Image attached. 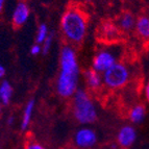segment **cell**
Returning a JSON list of instances; mask_svg holds the SVG:
<instances>
[{
  "label": "cell",
  "mask_w": 149,
  "mask_h": 149,
  "mask_svg": "<svg viewBox=\"0 0 149 149\" xmlns=\"http://www.w3.org/2000/svg\"><path fill=\"white\" fill-rule=\"evenodd\" d=\"M74 141L76 146L79 148H90L95 145L97 141V136L93 129L81 128L76 132Z\"/></svg>",
  "instance_id": "8992f818"
},
{
  "label": "cell",
  "mask_w": 149,
  "mask_h": 149,
  "mask_svg": "<svg viewBox=\"0 0 149 149\" xmlns=\"http://www.w3.org/2000/svg\"><path fill=\"white\" fill-rule=\"evenodd\" d=\"M13 95V88L8 81H3L0 85V100L3 104H8Z\"/></svg>",
  "instance_id": "4fadbf2b"
},
{
  "label": "cell",
  "mask_w": 149,
  "mask_h": 149,
  "mask_svg": "<svg viewBox=\"0 0 149 149\" xmlns=\"http://www.w3.org/2000/svg\"><path fill=\"white\" fill-rule=\"evenodd\" d=\"M116 64V57L115 54L111 51H100L97 53L96 56L93 61V69L96 72H105L107 69L112 67L113 65Z\"/></svg>",
  "instance_id": "5b68a950"
},
{
  "label": "cell",
  "mask_w": 149,
  "mask_h": 149,
  "mask_svg": "<svg viewBox=\"0 0 149 149\" xmlns=\"http://www.w3.org/2000/svg\"><path fill=\"white\" fill-rule=\"evenodd\" d=\"M33 107H35V100H29L27 102L26 107H25L24 113H23L22 122H21V128H22V130H25L28 127V125H29L32 113H33Z\"/></svg>",
  "instance_id": "7c38bea8"
},
{
  "label": "cell",
  "mask_w": 149,
  "mask_h": 149,
  "mask_svg": "<svg viewBox=\"0 0 149 149\" xmlns=\"http://www.w3.org/2000/svg\"><path fill=\"white\" fill-rule=\"evenodd\" d=\"M64 35L73 43L82 42L87 32V19L78 8H68L61 21Z\"/></svg>",
  "instance_id": "7a4b0ae2"
},
{
  "label": "cell",
  "mask_w": 149,
  "mask_h": 149,
  "mask_svg": "<svg viewBox=\"0 0 149 149\" xmlns=\"http://www.w3.org/2000/svg\"><path fill=\"white\" fill-rule=\"evenodd\" d=\"M73 112L74 117L81 124H90L96 120L97 112L95 105L87 92L76 90L73 99Z\"/></svg>",
  "instance_id": "3957f363"
},
{
  "label": "cell",
  "mask_w": 149,
  "mask_h": 149,
  "mask_svg": "<svg viewBox=\"0 0 149 149\" xmlns=\"http://www.w3.org/2000/svg\"><path fill=\"white\" fill-rule=\"evenodd\" d=\"M137 134L134 127L132 126H124L119 130L118 134V143L121 145L123 148H128L130 147L136 141Z\"/></svg>",
  "instance_id": "52a82bcc"
},
{
  "label": "cell",
  "mask_w": 149,
  "mask_h": 149,
  "mask_svg": "<svg viewBox=\"0 0 149 149\" xmlns=\"http://www.w3.org/2000/svg\"><path fill=\"white\" fill-rule=\"evenodd\" d=\"M51 43H52V36H48L46 38V40L43 42V48H42V51L44 54L48 53L50 49V46H51Z\"/></svg>",
  "instance_id": "2e32d148"
},
{
  "label": "cell",
  "mask_w": 149,
  "mask_h": 149,
  "mask_svg": "<svg viewBox=\"0 0 149 149\" xmlns=\"http://www.w3.org/2000/svg\"><path fill=\"white\" fill-rule=\"evenodd\" d=\"M117 25L118 27L123 30V31H130L136 26V19L132 16V14L125 12L118 18Z\"/></svg>",
  "instance_id": "30bf717a"
},
{
  "label": "cell",
  "mask_w": 149,
  "mask_h": 149,
  "mask_svg": "<svg viewBox=\"0 0 149 149\" xmlns=\"http://www.w3.org/2000/svg\"><path fill=\"white\" fill-rule=\"evenodd\" d=\"M86 80L88 82V86H89L91 89H98L101 85V78H100L98 72H96L94 69H89L86 71L85 73Z\"/></svg>",
  "instance_id": "8fae6325"
},
{
  "label": "cell",
  "mask_w": 149,
  "mask_h": 149,
  "mask_svg": "<svg viewBox=\"0 0 149 149\" xmlns=\"http://www.w3.org/2000/svg\"><path fill=\"white\" fill-rule=\"evenodd\" d=\"M41 50H42V48H41L38 44H36V45H33V46L31 47V50H30V52H31V54L37 55V54H39V53L41 52Z\"/></svg>",
  "instance_id": "ac0fdd59"
},
{
  "label": "cell",
  "mask_w": 149,
  "mask_h": 149,
  "mask_svg": "<svg viewBox=\"0 0 149 149\" xmlns=\"http://www.w3.org/2000/svg\"><path fill=\"white\" fill-rule=\"evenodd\" d=\"M81 1H84V2H92L93 0H81Z\"/></svg>",
  "instance_id": "7402d4cb"
},
{
  "label": "cell",
  "mask_w": 149,
  "mask_h": 149,
  "mask_svg": "<svg viewBox=\"0 0 149 149\" xmlns=\"http://www.w3.org/2000/svg\"><path fill=\"white\" fill-rule=\"evenodd\" d=\"M129 71L125 65L116 63L107 69L103 74V81L109 88L118 89L121 88L128 81Z\"/></svg>",
  "instance_id": "277c9868"
},
{
  "label": "cell",
  "mask_w": 149,
  "mask_h": 149,
  "mask_svg": "<svg viewBox=\"0 0 149 149\" xmlns=\"http://www.w3.org/2000/svg\"><path fill=\"white\" fill-rule=\"evenodd\" d=\"M4 74H5V69H4V67L0 65V78L4 76Z\"/></svg>",
  "instance_id": "d6986e66"
},
{
  "label": "cell",
  "mask_w": 149,
  "mask_h": 149,
  "mask_svg": "<svg viewBox=\"0 0 149 149\" xmlns=\"http://www.w3.org/2000/svg\"><path fill=\"white\" fill-rule=\"evenodd\" d=\"M78 73L79 69L74 50L65 46L61 53V71L56 82V90L62 97H70L76 92Z\"/></svg>",
  "instance_id": "6da1fadb"
},
{
  "label": "cell",
  "mask_w": 149,
  "mask_h": 149,
  "mask_svg": "<svg viewBox=\"0 0 149 149\" xmlns=\"http://www.w3.org/2000/svg\"><path fill=\"white\" fill-rule=\"evenodd\" d=\"M3 5H4V0H0V13L2 12Z\"/></svg>",
  "instance_id": "44dd1931"
},
{
  "label": "cell",
  "mask_w": 149,
  "mask_h": 149,
  "mask_svg": "<svg viewBox=\"0 0 149 149\" xmlns=\"http://www.w3.org/2000/svg\"><path fill=\"white\" fill-rule=\"evenodd\" d=\"M136 30L142 40L149 41V16L142 15L136 21Z\"/></svg>",
  "instance_id": "9c48e42d"
},
{
  "label": "cell",
  "mask_w": 149,
  "mask_h": 149,
  "mask_svg": "<svg viewBox=\"0 0 149 149\" xmlns=\"http://www.w3.org/2000/svg\"><path fill=\"white\" fill-rule=\"evenodd\" d=\"M130 120L134 123H141L145 118V109L143 105H137L130 111Z\"/></svg>",
  "instance_id": "5bb4252c"
},
{
  "label": "cell",
  "mask_w": 149,
  "mask_h": 149,
  "mask_svg": "<svg viewBox=\"0 0 149 149\" xmlns=\"http://www.w3.org/2000/svg\"><path fill=\"white\" fill-rule=\"evenodd\" d=\"M0 113H1V105H0Z\"/></svg>",
  "instance_id": "603a6c76"
},
{
  "label": "cell",
  "mask_w": 149,
  "mask_h": 149,
  "mask_svg": "<svg viewBox=\"0 0 149 149\" xmlns=\"http://www.w3.org/2000/svg\"><path fill=\"white\" fill-rule=\"evenodd\" d=\"M28 17H29L28 5L25 2L18 3L14 10V14H13V24L17 27H20L28 20Z\"/></svg>",
  "instance_id": "ba28073f"
},
{
  "label": "cell",
  "mask_w": 149,
  "mask_h": 149,
  "mask_svg": "<svg viewBox=\"0 0 149 149\" xmlns=\"http://www.w3.org/2000/svg\"><path fill=\"white\" fill-rule=\"evenodd\" d=\"M48 29H47V26L45 24H41L40 27H39V30H38V35H37V43L38 44H41L46 40V38L48 37L47 35Z\"/></svg>",
  "instance_id": "9a60e30c"
},
{
  "label": "cell",
  "mask_w": 149,
  "mask_h": 149,
  "mask_svg": "<svg viewBox=\"0 0 149 149\" xmlns=\"http://www.w3.org/2000/svg\"><path fill=\"white\" fill-rule=\"evenodd\" d=\"M25 149H45V147H43L39 143H36V142H30V143H28L26 145Z\"/></svg>",
  "instance_id": "e0dca14e"
},
{
  "label": "cell",
  "mask_w": 149,
  "mask_h": 149,
  "mask_svg": "<svg viewBox=\"0 0 149 149\" xmlns=\"http://www.w3.org/2000/svg\"><path fill=\"white\" fill-rule=\"evenodd\" d=\"M145 93H146V98H147V100H148V102H149V81H148V84H147V86H146V89H145Z\"/></svg>",
  "instance_id": "ffe728a7"
}]
</instances>
